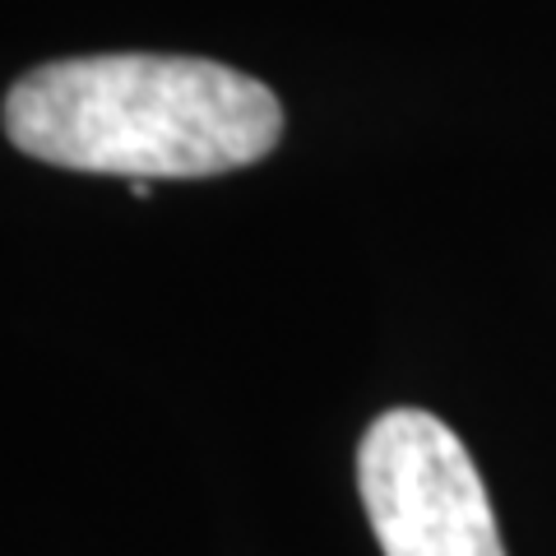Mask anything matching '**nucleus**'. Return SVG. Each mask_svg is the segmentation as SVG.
Returning <instances> with one entry per match:
<instances>
[{"label": "nucleus", "mask_w": 556, "mask_h": 556, "mask_svg": "<svg viewBox=\"0 0 556 556\" xmlns=\"http://www.w3.org/2000/svg\"><path fill=\"white\" fill-rule=\"evenodd\" d=\"M357 486L386 556H506L478 464L437 413H380L357 450Z\"/></svg>", "instance_id": "obj_2"}, {"label": "nucleus", "mask_w": 556, "mask_h": 556, "mask_svg": "<svg viewBox=\"0 0 556 556\" xmlns=\"http://www.w3.org/2000/svg\"><path fill=\"white\" fill-rule=\"evenodd\" d=\"M5 135L28 159L130 181L218 177L283 135L269 84L200 56H75L38 65L5 98Z\"/></svg>", "instance_id": "obj_1"}, {"label": "nucleus", "mask_w": 556, "mask_h": 556, "mask_svg": "<svg viewBox=\"0 0 556 556\" xmlns=\"http://www.w3.org/2000/svg\"><path fill=\"white\" fill-rule=\"evenodd\" d=\"M130 190H135V200H149L153 186H149V181H130Z\"/></svg>", "instance_id": "obj_3"}]
</instances>
